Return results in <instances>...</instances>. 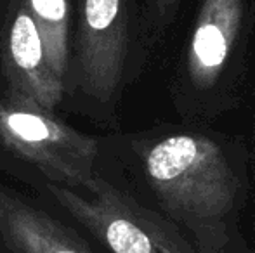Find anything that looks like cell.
<instances>
[{
	"mask_svg": "<svg viewBox=\"0 0 255 253\" xmlns=\"http://www.w3.org/2000/svg\"><path fill=\"white\" fill-rule=\"evenodd\" d=\"M0 49L9 92L54 111L63 99L64 82L49 66L42 38L24 0L14 2Z\"/></svg>",
	"mask_w": 255,
	"mask_h": 253,
	"instance_id": "6",
	"label": "cell"
},
{
	"mask_svg": "<svg viewBox=\"0 0 255 253\" xmlns=\"http://www.w3.org/2000/svg\"><path fill=\"white\" fill-rule=\"evenodd\" d=\"M42 38L49 66L59 80L70 68V7L68 0H24Z\"/></svg>",
	"mask_w": 255,
	"mask_h": 253,
	"instance_id": "8",
	"label": "cell"
},
{
	"mask_svg": "<svg viewBox=\"0 0 255 253\" xmlns=\"http://www.w3.org/2000/svg\"><path fill=\"white\" fill-rule=\"evenodd\" d=\"M254 28L255 0H200L170 87L181 123L210 125L242 106Z\"/></svg>",
	"mask_w": 255,
	"mask_h": 253,
	"instance_id": "2",
	"label": "cell"
},
{
	"mask_svg": "<svg viewBox=\"0 0 255 253\" xmlns=\"http://www.w3.org/2000/svg\"><path fill=\"white\" fill-rule=\"evenodd\" d=\"M0 243L7 253H92L47 212L0 191Z\"/></svg>",
	"mask_w": 255,
	"mask_h": 253,
	"instance_id": "7",
	"label": "cell"
},
{
	"mask_svg": "<svg viewBox=\"0 0 255 253\" xmlns=\"http://www.w3.org/2000/svg\"><path fill=\"white\" fill-rule=\"evenodd\" d=\"M134 153L165 219L189 231L203 252L217 253L247 184L245 139L179 123L135 139Z\"/></svg>",
	"mask_w": 255,
	"mask_h": 253,
	"instance_id": "1",
	"label": "cell"
},
{
	"mask_svg": "<svg viewBox=\"0 0 255 253\" xmlns=\"http://www.w3.org/2000/svg\"><path fill=\"white\" fill-rule=\"evenodd\" d=\"M184 0H146L149 26L156 35H161L175 21Z\"/></svg>",
	"mask_w": 255,
	"mask_h": 253,
	"instance_id": "9",
	"label": "cell"
},
{
	"mask_svg": "<svg viewBox=\"0 0 255 253\" xmlns=\"http://www.w3.org/2000/svg\"><path fill=\"white\" fill-rule=\"evenodd\" d=\"M47 187L56 201L111 253H195L170 220L103 177L94 175L87 184V196L54 182Z\"/></svg>",
	"mask_w": 255,
	"mask_h": 253,
	"instance_id": "3",
	"label": "cell"
},
{
	"mask_svg": "<svg viewBox=\"0 0 255 253\" xmlns=\"http://www.w3.org/2000/svg\"><path fill=\"white\" fill-rule=\"evenodd\" d=\"M132 54V0H80L77 80L98 104L117 102Z\"/></svg>",
	"mask_w": 255,
	"mask_h": 253,
	"instance_id": "5",
	"label": "cell"
},
{
	"mask_svg": "<svg viewBox=\"0 0 255 253\" xmlns=\"http://www.w3.org/2000/svg\"><path fill=\"white\" fill-rule=\"evenodd\" d=\"M247 151H249V169H252L255 177V102L252 113V130H250V141L247 142Z\"/></svg>",
	"mask_w": 255,
	"mask_h": 253,
	"instance_id": "10",
	"label": "cell"
},
{
	"mask_svg": "<svg viewBox=\"0 0 255 253\" xmlns=\"http://www.w3.org/2000/svg\"><path fill=\"white\" fill-rule=\"evenodd\" d=\"M0 142L54 184L85 189L96 175L99 142L12 92L0 99Z\"/></svg>",
	"mask_w": 255,
	"mask_h": 253,
	"instance_id": "4",
	"label": "cell"
}]
</instances>
